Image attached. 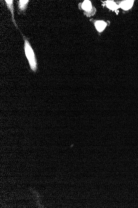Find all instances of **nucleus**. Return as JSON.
I'll list each match as a JSON object with an SVG mask.
<instances>
[{
  "mask_svg": "<svg viewBox=\"0 0 138 208\" xmlns=\"http://www.w3.org/2000/svg\"><path fill=\"white\" fill-rule=\"evenodd\" d=\"M20 32L24 41V52L28 61L32 71L36 72L37 69V62L34 50L32 48L28 39L22 32Z\"/></svg>",
  "mask_w": 138,
  "mask_h": 208,
  "instance_id": "1",
  "label": "nucleus"
},
{
  "mask_svg": "<svg viewBox=\"0 0 138 208\" xmlns=\"http://www.w3.org/2000/svg\"><path fill=\"white\" fill-rule=\"evenodd\" d=\"M81 7H82V9L85 11L84 14L87 16L90 17L94 14H93L92 11H94L93 10L92 3L90 1H88V0L84 1L83 3H82Z\"/></svg>",
  "mask_w": 138,
  "mask_h": 208,
  "instance_id": "2",
  "label": "nucleus"
},
{
  "mask_svg": "<svg viewBox=\"0 0 138 208\" xmlns=\"http://www.w3.org/2000/svg\"><path fill=\"white\" fill-rule=\"evenodd\" d=\"M30 2L29 0H20L17 1L18 14H25L28 5Z\"/></svg>",
  "mask_w": 138,
  "mask_h": 208,
  "instance_id": "3",
  "label": "nucleus"
},
{
  "mask_svg": "<svg viewBox=\"0 0 138 208\" xmlns=\"http://www.w3.org/2000/svg\"><path fill=\"white\" fill-rule=\"evenodd\" d=\"M5 3H6L7 7L8 8L11 12V14L12 21V22L14 25V26L16 27L17 29H18V26L15 21V18H14V1L13 0H5Z\"/></svg>",
  "mask_w": 138,
  "mask_h": 208,
  "instance_id": "4",
  "label": "nucleus"
},
{
  "mask_svg": "<svg viewBox=\"0 0 138 208\" xmlns=\"http://www.w3.org/2000/svg\"><path fill=\"white\" fill-rule=\"evenodd\" d=\"M133 1H124L121 3L120 6L123 9L127 10L132 7L133 5Z\"/></svg>",
  "mask_w": 138,
  "mask_h": 208,
  "instance_id": "5",
  "label": "nucleus"
},
{
  "mask_svg": "<svg viewBox=\"0 0 138 208\" xmlns=\"http://www.w3.org/2000/svg\"><path fill=\"white\" fill-rule=\"evenodd\" d=\"M95 25L97 31L99 32H101L105 28L106 24L104 21H97L96 22Z\"/></svg>",
  "mask_w": 138,
  "mask_h": 208,
  "instance_id": "6",
  "label": "nucleus"
},
{
  "mask_svg": "<svg viewBox=\"0 0 138 208\" xmlns=\"http://www.w3.org/2000/svg\"><path fill=\"white\" fill-rule=\"evenodd\" d=\"M107 5L109 8L112 10H114L118 8V5L112 1H108Z\"/></svg>",
  "mask_w": 138,
  "mask_h": 208,
  "instance_id": "7",
  "label": "nucleus"
}]
</instances>
